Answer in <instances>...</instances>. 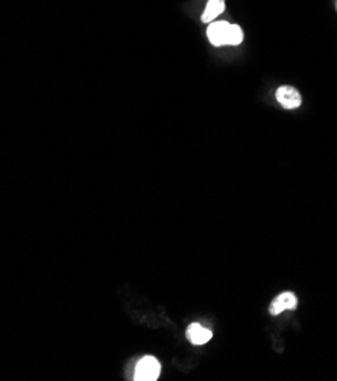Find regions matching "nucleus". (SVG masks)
<instances>
[{"instance_id":"nucleus-5","label":"nucleus","mask_w":337,"mask_h":381,"mask_svg":"<svg viewBox=\"0 0 337 381\" xmlns=\"http://www.w3.org/2000/svg\"><path fill=\"white\" fill-rule=\"evenodd\" d=\"M187 337L193 345H204L213 337V333L199 324H192L187 328Z\"/></svg>"},{"instance_id":"nucleus-1","label":"nucleus","mask_w":337,"mask_h":381,"mask_svg":"<svg viewBox=\"0 0 337 381\" xmlns=\"http://www.w3.org/2000/svg\"><path fill=\"white\" fill-rule=\"evenodd\" d=\"M161 364L155 357L146 356L135 366L134 380L137 381H155L160 377Z\"/></svg>"},{"instance_id":"nucleus-6","label":"nucleus","mask_w":337,"mask_h":381,"mask_svg":"<svg viewBox=\"0 0 337 381\" xmlns=\"http://www.w3.org/2000/svg\"><path fill=\"white\" fill-rule=\"evenodd\" d=\"M225 10V0H208L207 8H205L201 20L204 23H211L217 16H221Z\"/></svg>"},{"instance_id":"nucleus-4","label":"nucleus","mask_w":337,"mask_h":381,"mask_svg":"<svg viewBox=\"0 0 337 381\" xmlns=\"http://www.w3.org/2000/svg\"><path fill=\"white\" fill-rule=\"evenodd\" d=\"M296 305H298L296 296L293 295L292 292H284V293H281V295H278L272 303H270L269 313L276 316V314L283 313L284 310H295Z\"/></svg>"},{"instance_id":"nucleus-7","label":"nucleus","mask_w":337,"mask_h":381,"mask_svg":"<svg viewBox=\"0 0 337 381\" xmlns=\"http://www.w3.org/2000/svg\"><path fill=\"white\" fill-rule=\"evenodd\" d=\"M243 41V31L239 25H230V32H228V45L237 46Z\"/></svg>"},{"instance_id":"nucleus-3","label":"nucleus","mask_w":337,"mask_h":381,"mask_svg":"<svg viewBox=\"0 0 337 381\" xmlns=\"http://www.w3.org/2000/svg\"><path fill=\"white\" fill-rule=\"evenodd\" d=\"M228 32L230 23H226V21H211L207 28V36L213 46L228 45Z\"/></svg>"},{"instance_id":"nucleus-2","label":"nucleus","mask_w":337,"mask_h":381,"mask_svg":"<svg viewBox=\"0 0 337 381\" xmlns=\"http://www.w3.org/2000/svg\"><path fill=\"white\" fill-rule=\"evenodd\" d=\"M275 96H276V100L280 102V105L285 109H295L298 107H301L303 104L301 94H299V91L295 89V87H290V85L278 87Z\"/></svg>"}]
</instances>
